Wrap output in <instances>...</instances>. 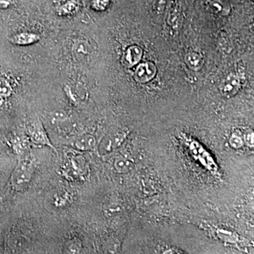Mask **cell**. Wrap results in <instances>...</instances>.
Segmentation results:
<instances>
[{"label":"cell","mask_w":254,"mask_h":254,"mask_svg":"<svg viewBox=\"0 0 254 254\" xmlns=\"http://www.w3.org/2000/svg\"><path fill=\"white\" fill-rule=\"evenodd\" d=\"M33 173L34 170L31 160L27 158L18 160L10 180L11 186L17 190H23L31 182Z\"/></svg>","instance_id":"6da1fadb"},{"label":"cell","mask_w":254,"mask_h":254,"mask_svg":"<svg viewBox=\"0 0 254 254\" xmlns=\"http://www.w3.org/2000/svg\"><path fill=\"white\" fill-rule=\"evenodd\" d=\"M127 138V133L125 131H118L113 135L105 137L98 146L100 154L107 155L113 150L120 148Z\"/></svg>","instance_id":"7a4b0ae2"},{"label":"cell","mask_w":254,"mask_h":254,"mask_svg":"<svg viewBox=\"0 0 254 254\" xmlns=\"http://www.w3.org/2000/svg\"><path fill=\"white\" fill-rule=\"evenodd\" d=\"M30 141L36 145H46L50 148L55 149L54 146L52 144L48 133L43 127V124L40 120L33 124L28 129Z\"/></svg>","instance_id":"3957f363"},{"label":"cell","mask_w":254,"mask_h":254,"mask_svg":"<svg viewBox=\"0 0 254 254\" xmlns=\"http://www.w3.org/2000/svg\"><path fill=\"white\" fill-rule=\"evenodd\" d=\"M157 73L156 66L152 63L140 64L135 70L133 77L137 82L141 83H148L155 78Z\"/></svg>","instance_id":"277c9868"},{"label":"cell","mask_w":254,"mask_h":254,"mask_svg":"<svg viewBox=\"0 0 254 254\" xmlns=\"http://www.w3.org/2000/svg\"><path fill=\"white\" fill-rule=\"evenodd\" d=\"M240 86V78L231 73L222 81L220 86V91L222 96L231 98L238 93Z\"/></svg>","instance_id":"5b68a950"},{"label":"cell","mask_w":254,"mask_h":254,"mask_svg":"<svg viewBox=\"0 0 254 254\" xmlns=\"http://www.w3.org/2000/svg\"><path fill=\"white\" fill-rule=\"evenodd\" d=\"M143 50L141 47L131 46L128 47L123 55V63L127 68L136 66L141 61L143 56Z\"/></svg>","instance_id":"8992f818"},{"label":"cell","mask_w":254,"mask_h":254,"mask_svg":"<svg viewBox=\"0 0 254 254\" xmlns=\"http://www.w3.org/2000/svg\"><path fill=\"white\" fill-rule=\"evenodd\" d=\"M96 139L93 135L89 133L81 135L78 137L73 143V147L78 151H91L96 147Z\"/></svg>","instance_id":"52a82bcc"},{"label":"cell","mask_w":254,"mask_h":254,"mask_svg":"<svg viewBox=\"0 0 254 254\" xmlns=\"http://www.w3.org/2000/svg\"><path fill=\"white\" fill-rule=\"evenodd\" d=\"M40 41V36L36 33L23 32L17 33L9 38V41L16 46H29Z\"/></svg>","instance_id":"ba28073f"},{"label":"cell","mask_w":254,"mask_h":254,"mask_svg":"<svg viewBox=\"0 0 254 254\" xmlns=\"http://www.w3.org/2000/svg\"><path fill=\"white\" fill-rule=\"evenodd\" d=\"M123 207L120 200L115 198H110L105 202L103 206V211L105 216L114 218L123 213Z\"/></svg>","instance_id":"9c48e42d"},{"label":"cell","mask_w":254,"mask_h":254,"mask_svg":"<svg viewBox=\"0 0 254 254\" xmlns=\"http://www.w3.org/2000/svg\"><path fill=\"white\" fill-rule=\"evenodd\" d=\"M207 8L213 14L227 15L230 13V6L222 0H203Z\"/></svg>","instance_id":"30bf717a"},{"label":"cell","mask_w":254,"mask_h":254,"mask_svg":"<svg viewBox=\"0 0 254 254\" xmlns=\"http://www.w3.org/2000/svg\"><path fill=\"white\" fill-rule=\"evenodd\" d=\"M90 46L86 41L83 40H76L73 43L72 46V52L73 56L76 59L81 60L86 58L89 55Z\"/></svg>","instance_id":"8fae6325"},{"label":"cell","mask_w":254,"mask_h":254,"mask_svg":"<svg viewBox=\"0 0 254 254\" xmlns=\"http://www.w3.org/2000/svg\"><path fill=\"white\" fill-rule=\"evenodd\" d=\"M185 62L187 66L194 71H199L204 63L203 58L198 53L194 52L187 53L185 57Z\"/></svg>","instance_id":"7c38bea8"},{"label":"cell","mask_w":254,"mask_h":254,"mask_svg":"<svg viewBox=\"0 0 254 254\" xmlns=\"http://www.w3.org/2000/svg\"><path fill=\"white\" fill-rule=\"evenodd\" d=\"M114 168L118 173L127 174L133 170V163L129 159L125 157H119L114 162Z\"/></svg>","instance_id":"4fadbf2b"},{"label":"cell","mask_w":254,"mask_h":254,"mask_svg":"<svg viewBox=\"0 0 254 254\" xmlns=\"http://www.w3.org/2000/svg\"><path fill=\"white\" fill-rule=\"evenodd\" d=\"M79 9V4L76 0H70L62 5L58 9L59 14L63 16H68L76 14Z\"/></svg>","instance_id":"5bb4252c"},{"label":"cell","mask_w":254,"mask_h":254,"mask_svg":"<svg viewBox=\"0 0 254 254\" xmlns=\"http://www.w3.org/2000/svg\"><path fill=\"white\" fill-rule=\"evenodd\" d=\"M12 93V88L7 79L0 76V98H7Z\"/></svg>","instance_id":"9a60e30c"},{"label":"cell","mask_w":254,"mask_h":254,"mask_svg":"<svg viewBox=\"0 0 254 254\" xmlns=\"http://www.w3.org/2000/svg\"><path fill=\"white\" fill-rule=\"evenodd\" d=\"M81 243L77 240H71L68 242L65 247V254H81Z\"/></svg>","instance_id":"2e32d148"},{"label":"cell","mask_w":254,"mask_h":254,"mask_svg":"<svg viewBox=\"0 0 254 254\" xmlns=\"http://www.w3.org/2000/svg\"><path fill=\"white\" fill-rule=\"evenodd\" d=\"M110 0H92V7L97 11H105L110 4Z\"/></svg>","instance_id":"e0dca14e"},{"label":"cell","mask_w":254,"mask_h":254,"mask_svg":"<svg viewBox=\"0 0 254 254\" xmlns=\"http://www.w3.org/2000/svg\"><path fill=\"white\" fill-rule=\"evenodd\" d=\"M179 16H180V14H179L178 8H177V6H174L173 9H170V14H169V23L173 25V26H174V25H177V21H178L179 19Z\"/></svg>","instance_id":"ac0fdd59"},{"label":"cell","mask_w":254,"mask_h":254,"mask_svg":"<svg viewBox=\"0 0 254 254\" xmlns=\"http://www.w3.org/2000/svg\"><path fill=\"white\" fill-rule=\"evenodd\" d=\"M230 144L232 148H235V149H239V148H242L244 144V141L241 137L237 136V135H233L230 138Z\"/></svg>","instance_id":"d6986e66"},{"label":"cell","mask_w":254,"mask_h":254,"mask_svg":"<svg viewBox=\"0 0 254 254\" xmlns=\"http://www.w3.org/2000/svg\"><path fill=\"white\" fill-rule=\"evenodd\" d=\"M67 196V195H64L60 193L55 196V204L57 206H63L66 204V201H67V198H64V197Z\"/></svg>","instance_id":"ffe728a7"},{"label":"cell","mask_w":254,"mask_h":254,"mask_svg":"<svg viewBox=\"0 0 254 254\" xmlns=\"http://www.w3.org/2000/svg\"><path fill=\"white\" fill-rule=\"evenodd\" d=\"M11 5L9 0H0V9H6Z\"/></svg>","instance_id":"44dd1931"},{"label":"cell","mask_w":254,"mask_h":254,"mask_svg":"<svg viewBox=\"0 0 254 254\" xmlns=\"http://www.w3.org/2000/svg\"><path fill=\"white\" fill-rule=\"evenodd\" d=\"M246 142L250 145H254V133H250L246 136Z\"/></svg>","instance_id":"7402d4cb"}]
</instances>
